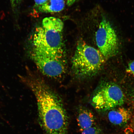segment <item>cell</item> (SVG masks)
<instances>
[{
	"label": "cell",
	"mask_w": 134,
	"mask_h": 134,
	"mask_svg": "<svg viewBox=\"0 0 134 134\" xmlns=\"http://www.w3.org/2000/svg\"><path fill=\"white\" fill-rule=\"evenodd\" d=\"M40 125L45 134H68V115L59 97L50 88L35 94Z\"/></svg>",
	"instance_id": "cell-1"
},
{
	"label": "cell",
	"mask_w": 134,
	"mask_h": 134,
	"mask_svg": "<svg viewBox=\"0 0 134 134\" xmlns=\"http://www.w3.org/2000/svg\"><path fill=\"white\" fill-rule=\"evenodd\" d=\"M64 24L56 18H46L37 28L32 39V48L65 57L63 30Z\"/></svg>",
	"instance_id": "cell-2"
},
{
	"label": "cell",
	"mask_w": 134,
	"mask_h": 134,
	"mask_svg": "<svg viewBox=\"0 0 134 134\" xmlns=\"http://www.w3.org/2000/svg\"><path fill=\"white\" fill-rule=\"evenodd\" d=\"M105 61L99 50L80 41L72 59V69L79 78L90 77L99 71Z\"/></svg>",
	"instance_id": "cell-3"
},
{
	"label": "cell",
	"mask_w": 134,
	"mask_h": 134,
	"mask_svg": "<svg viewBox=\"0 0 134 134\" xmlns=\"http://www.w3.org/2000/svg\"><path fill=\"white\" fill-rule=\"evenodd\" d=\"M125 97L120 87L115 83L103 84L95 92L92 104L100 111H105L121 106L124 103Z\"/></svg>",
	"instance_id": "cell-4"
},
{
	"label": "cell",
	"mask_w": 134,
	"mask_h": 134,
	"mask_svg": "<svg viewBox=\"0 0 134 134\" xmlns=\"http://www.w3.org/2000/svg\"><path fill=\"white\" fill-rule=\"evenodd\" d=\"M31 53L33 61L43 75L55 79L61 77L64 75L66 70L65 57L33 48Z\"/></svg>",
	"instance_id": "cell-5"
},
{
	"label": "cell",
	"mask_w": 134,
	"mask_h": 134,
	"mask_svg": "<svg viewBox=\"0 0 134 134\" xmlns=\"http://www.w3.org/2000/svg\"><path fill=\"white\" fill-rule=\"evenodd\" d=\"M99 51L107 60L118 54L120 44L116 32L109 21L103 16L96 34Z\"/></svg>",
	"instance_id": "cell-6"
},
{
	"label": "cell",
	"mask_w": 134,
	"mask_h": 134,
	"mask_svg": "<svg viewBox=\"0 0 134 134\" xmlns=\"http://www.w3.org/2000/svg\"><path fill=\"white\" fill-rule=\"evenodd\" d=\"M132 115L130 109L120 106L110 110L108 114V118L113 124L122 126L128 123Z\"/></svg>",
	"instance_id": "cell-7"
},
{
	"label": "cell",
	"mask_w": 134,
	"mask_h": 134,
	"mask_svg": "<svg viewBox=\"0 0 134 134\" xmlns=\"http://www.w3.org/2000/svg\"><path fill=\"white\" fill-rule=\"evenodd\" d=\"M76 120L78 126L81 132L95 125L94 115L91 111L86 108L80 109Z\"/></svg>",
	"instance_id": "cell-8"
},
{
	"label": "cell",
	"mask_w": 134,
	"mask_h": 134,
	"mask_svg": "<svg viewBox=\"0 0 134 134\" xmlns=\"http://www.w3.org/2000/svg\"><path fill=\"white\" fill-rule=\"evenodd\" d=\"M66 2V0H49L44 4L35 8L40 13L59 12L64 9Z\"/></svg>",
	"instance_id": "cell-9"
},
{
	"label": "cell",
	"mask_w": 134,
	"mask_h": 134,
	"mask_svg": "<svg viewBox=\"0 0 134 134\" xmlns=\"http://www.w3.org/2000/svg\"><path fill=\"white\" fill-rule=\"evenodd\" d=\"M81 134H100L99 129L96 125L81 132Z\"/></svg>",
	"instance_id": "cell-10"
},
{
	"label": "cell",
	"mask_w": 134,
	"mask_h": 134,
	"mask_svg": "<svg viewBox=\"0 0 134 134\" xmlns=\"http://www.w3.org/2000/svg\"><path fill=\"white\" fill-rule=\"evenodd\" d=\"M126 71L127 73L134 76V60L129 63Z\"/></svg>",
	"instance_id": "cell-11"
},
{
	"label": "cell",
	"mask_w": 134,
	"mask_h": 134,
	"mask_svg": "<svg viewBox=\"0 0 134 134\" xmlns=\"http://www.w3.org/2000/svg\"><path fill=\"white\" fill-rule=\"evenodd\" d=\"M21 1V0H10L12 7L13 10H16L18 9Z\"/></svg>",
	"instance_id": "cell-12"
},
{
	"label": "cell",
	"mask_w": 134,
	"mask_h": 134,
	"mask_svg": "<svg viewBox=\"0 0 134 134\" xmlns=\"http://www.w3.org/2000/svg\"><path fill=\"white\" fill-rule=\"evenodd\" d=\"M34 1L35 2V8L44 4L49 0H34Z\"/></svg>",
	"instance_id": "cell-13"
},
{
	"label": "cell",
	"mask_w": 134,
	"mask_h": 134,
	"mask_svg": "<svg viewBox=\"0 0 134 134\" xmlns=\"http://www.w3.org/2000/svg\"><path fill=\"white\" fill-rule=\"evenodd\" d=\"M76 1V0H66L67 4L69 5H71Z\"/></svg>",
	"instance_id": "cell-14"
},
{
	"label": "cell",
	"mask_w": 134,
	"mask_h": 134,
	"mask_svg": "<svg viewBox=\"0 0 134 134\" xmlns=\"http://www.w3.org/2000/svg\"><path fill=\"white\" fill-rule=\"evenodd\" d=\"M131 95V97L132 100H133V101L134 102V90L132 92Z\"/></svg>",
	"instance_id": "cell-15"
}]
</instances>
